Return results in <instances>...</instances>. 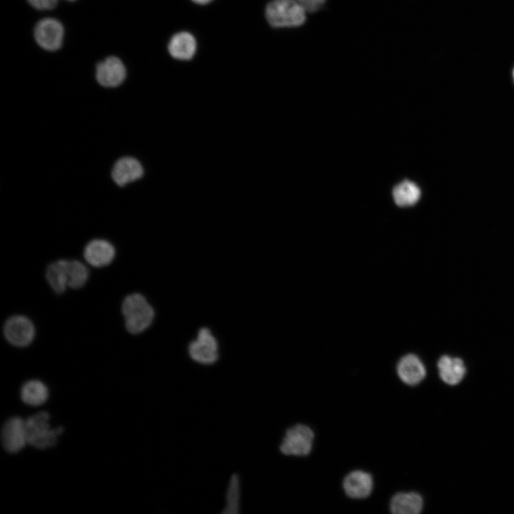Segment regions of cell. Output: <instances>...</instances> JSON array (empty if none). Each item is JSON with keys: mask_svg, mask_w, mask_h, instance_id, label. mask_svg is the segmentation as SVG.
<instances>
[{"mask_svg": "<svg viewBox=\"0 0 514 514\" xmlns=\"http://www.w3.org/2000/svg\"><path fill=\"white\" fill-rule=\"evenodd\" d=\"M121 311L126 328L131 334H139L147 330L155 318L153 306L142 294L138 293L124 298Z\"/></svg>", "mask_w": 514, "mask_h": 514, "instance_id": "6da1fadb", "label": "cell"}, {"mask_svg": "<svg viewBox=\"0 0 514 514\" xmlns=\"http://www.w3.org/2000/svg\"><path fill=\"white\" fill-rule=\"evenodd\" d=\"M193 337L187 346L189 358L201 365L215 363L219 358V343L211 328L204 326L198 327Z\"/></svg>", "mask_w": 514, "mask_h": 514, "instance_id": "7a4b0ae2", "label": "cell"}, {"mask_svg": "<svg viewBox=\"0 0 514 514\" xmlns=\"http://www.w3.org/2000/svg\"><path fill=\"white\" fill-rule=\"evenodd\" d=\"M49 415L46 412H39L25 420L28 444L39 448L45 449L56 445L58 436L64 429L62 427L51 428Z\"/></svg>", "mask_w": 514, "mask_h": 514, "instance_id": "3957f363", "label": "cell"}, {"mask_svg": "<svg viewBox=\"0 0 514 514\" xmlns=\"http://www.w3.org/2000/svg\"><path fill=\"white\" fill-rule=\"evenodd\" d=\"M306 12L296 0H273L266 7V16L274 27L298 26L304 23Z\"/></svg>", "mask_w": 514, "mask_h": 514, "instance_id": "277c9868", "label": "cell"}, {"mask_svg": "<svg viewBox=\"0 0 514 514\" xmlns=\"http://www.w3.org/2000/svg\"><path fill=\"white\" fill-rule=\"evenodd\" d=\"M313 440V431L306 425L298 424L286 430L280 450L286 455L305 456L311 451Z\"/></svg>", "mask_w": 514, "mask_h": 514, "instance_id": "5b68a950", "label": "cell"}, {"mask_svg": "<svg viewBox=\"0 0 514 514\" xmlns=\"http://www.w3.org/2000/svg\"><path fill=\"white\" fill-rule=\"evenodd\" d=\"M6 339L17 347L29 346L34 340L35 329L32 322L26 316L16 315L7 319L4 326Z\"/></svg>", "mask_w": 514, "mask_h": 514, "instance_id": "8992f818", "label": "cell"}, {"mask_svg": "<svg viewBox=\"0 0 514 514\" xmlns=\"http://www.w3.org/2000/svg\"><path fill=\"white\" fill-rule=\"evenodd\" d=\"M34 34L36 43L45 50L56 51L62 45L64 28L56 19L46 18L38 21Z\"/></svg>", "mask_w": 514, "mask_h": 514, "instance_id": "52a82bcc", "label": "cell"}, {"mask_svg": "<svg viewBox=\"0 0 514 514\" xmlns=\"http://www.w3.org/2000/svg\"><path fill=\"white\" fill-rule=\"evenodd\" d=\"M126 76L123 62L116 56H110L99 62L96 68V78L98 83L106 88L120 86Z\"/></svg>", "mask_w": 514, "mask_h": 514, "instance_id": "ba28073f", "label": "cell"}, {"mask_svg": "<svg viewBox=\"0 0 514 514\" xmlns=\"http://www.w3.org/2000/svg\"><path fill=\"white\" fill-rule=\"evenodd\" d=\"M1 441L7 452L20 451L28 443L25 420L19 417L9 418L2 428Z\"/></svg>", "mask_w": 514, "mask_h": 514, "instance_id": "9c48e42d", "label": "cell"}, {"mask_svg": "<svg viewBox=\"0 0 514 514\" xmlns=\"http://www.w3.org/2000/svg\"><path fill=\"white\" fill-rule=\"evenodd\" d=\"M111 175L116 185L124 186L141 178L143 175V168L136 158L124 156L115 162Z\"/></svg>", "mask_w": 514, "mask_h": 514, "instance_id": "30bf717a", "label": "cell"}, {"mask_svg": "<svg viewBox=\"0 0 514 514\" xmlns=\"http://www.w3.org/2000/svg\"><path fill=\"white\" fill-rule=\"evenodd\" d=\"M84 256L89 264L101 268L112 262L115 256V248L106 240L94 239L86 246Z\"/></svg>", "mask_w": 514, "mask_h": 514, "instance_id": "8fae6325", "label": "cell"}, {"mask_svg": "<svg viewBox=\"0 0 514 514\" xmlns=\"http://www.w3.org/2000/svg\"><path fill=\"white\" fill-rule=\"evenodd\" d=\"M397 373L405 384L415 386L425 377L426 370L420 359L415 354L410 353L398 361Z\"/></svg>", "mask_w": 514, "mask_h": 514, "instance_id": "7c38bea8", "label": "cell"}, {"mask_svg": "<svg viewBox=\"0 0 514 514\" xmlns=\"http://www.w3.org/2000/svg\"><path fill=\"white\" fill-rule=\"evenodd\" d=\"M343 486L348 496L355 499L365 498L371 493L373 478L366 472L354 470L346 476Z\"/></svg>", "mask_w": 514, "mask_h": 514, "instance_id": "4fadbf2b", "label": "cell"}, {"mask_svg": "<svg viewBox=\"0 0 514 514\" xmlns=\"http://www.w3.org/2000/svg\"><path fill=\"white\" fill-rule=\"evenodd\" d=\"M437 366L441 380L450 386L458 384L466 372L463 360L457 357L443 356L439 358Z\"/></svg>", "mask_w": 514, "mask_h": 514, "instance_id": "5bb4252c", "label": "cell"}, {"mask_svg": "<svg viewBox=\"0 0 514 514\" xmlns=\"http://www.w3.org/2000/svg\"><path fill=\"white\" fill-rule=\"evenodd\" d=\"M423 505L422 497L417 493H398L391 499L390 508L395 514H417Z\"/></svg>", "mask_w": 514, "mask_h": 514, "instance_id": "9a60e30c", "label": "cell"}, {"mask_svg": "<svg viewBox=\"0 0 514 514\" xmlns=\"http://www.w3.org/2000/svg\"><path fill=\"white\" fill-rule=\"evenodd\" d=\"M196 41L194 37L187 32H181L175 34L168 44V51L175 59H190L196 51Z\"/></svg>", "mask_w": 514, "mask_h": 514, "instance_id": "2e32d148", "label": "cell"}, {"mask_svg": "<svg viewBox=\"0 0 514 514\" xmlns=\"http://www.w3.org/2000/svg\"><path fill=\"white\" fill-rule=\"evenodd\" d=\"M46 278L55 293L64 292L68 286V261L59 260L51 263L46 269Z\"/></svg>", "mask_w": 514, "mask_h": 514, "instance_id": "e0dca14e", "label": "cell"}, {"mask_svg": "<svg viewBox=\"0 0 514 514\" xmlns=\"http://www.w3.org/2000/svg\"><path fill=\"white\" fill-rule=\"evenodd\" d=\"M392 194L395 203L405 207L415 205L420 198L421 191L416 183L405 180L393 188Z\"/></svg>", "mask_w": 514, "mask_h": 514, "instance_id": "ac0fdd59", "label": "cell"}, {"mask_svg": "<svg viewBox=\"0 0 514 514\" xmlns=\"http://www.w3.org/2000/svg\"><path fill=\"white\" fill-rule=\"evenodd\" d=\"M49 392L46 386L41 381L32 380L25 383L21 390L22 400L30 405L37 406L45 403Z\"/></svg>", "mask_w": 514, "mask_h": 514, "instance_id": "d6986e66", "label": "cell"}, {"mask_svg": "<svg viewBox=\"0 0 514 514\" xmlns=\"http://www.w3.org/2000/svg\"><path fill=\"white\" fill-rule=\"evenodd\" d=\"M241 498V485L238 476L233 474L228 483L226 494V505L224 514H236L239 513Z\"/></svg>", "mask_w": 514, "mask_h": 514, "instance_id": "ffe728a7", "label": "cell"}, {"mask_svg": "<svg viewBox=\"0 0 514 514\" xmlns=\"http://www.w3.org/2000/svg\"><path fill=\"white\" fill-rule=\"evenodd\" d=\"M89 277V271L81 262L68 261V286L77 289L83 287Z\"/></svg>", "mask_w": 514, "mask_h": 514, "instance_id": "44dd1931", "label": "cell"}, {"mask_svg": "<svg viewBox=\"0 0 514 514\" xmlns=\"http://www.w3.org/2000/svg\"><path fill=\"white\" fill-rule=\"evenodd\" d=\"M31 6L38 10H50L57 4V0H27Z\"/></svg>", "mask_w": 514, "mask_h": 514, "instance_id": "7402d4cb", "label": "cell"}, {"mask_svg": "<svg viewBox=\"0 0 514 514\" xmlns=\"http://www.w3.org/2000/svg\"><path fill=\"white\" fill-rule=\"evenodd\" d=\"M306 11L314 12L318 11L326 0H296Z\"/></svg>", "mask_w": 514, "mask_h": 514, "instance_id": "603a6c76", "label": "cell"}, {"mask_svg": "<svg viewBox=\"0 0 514 514\" xmlns=\"http://www.w3.org/2000/svg\"><path fill=\"white\" fill-rule=\"evenodd\" d=\"M195 3L199 4H206L209 2H211L212 0H192Z\"/></svg>", "mask_w": 514, "mask_h": 514, "instance_id": "cb8c5ba5", "label": "cell"}, {"mask_svg": "<svg viewBox=\"0 0 514 514\" xmlns=\"http://www.w3.org/2000/svg\"><path fill=\"white\" fill-rule=\"evenodd\" d=\"M512 76H513V82H514V68L513 69Z\"/></svg>", "mask_w": 514, "mask_h": 514, "instance_id": "d4e9b609", "label": "cell"}, {"mask_svg": "<svg viewBox=\"0 0 514 514\" xmlns=\"http://www.w3.org/2000/svg\"><path fill=\"white\" fill-rule=\"evenodd\" d=\"M68 1H74V0H68Z\"/></svg>", "mask_w": 514, "mask_h": 514, "instance_id": "484cf974", "label": "cell"}]
</instances>
